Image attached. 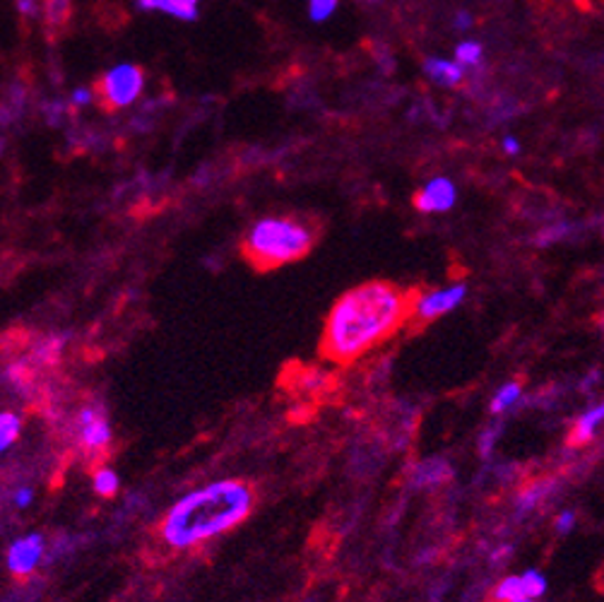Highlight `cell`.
Instances as JSON below:
<instances>
[{
  "label": "cell",
  "instance_id": "obj_31",
  "mask_svg": "<svg viewBox=\"0 0 604 602\" xmlns=\"http://www.w3.org/2000/svg\"><path fill=\"white\" fill-rule=\"evenodd\" d=\"M518 602H537V600H532V598H523V600H518Z\"/></svg>",
  "mask_w": 604,
  "mask_h": 602
},
{
  "label": "cell",
  "instance_id": "obj_22",
  "mask_svg": "<svg viewBox=\"0 0 604 602\" xmlns=\"http://www.w3.org/2000/svg\"><path fill=\"white\" fill-rule=\"evenodd\" d=\"M554 528H557L558 535H568L575 528V513L574 511H561L554 520Z\"/></svg>",
  "mask_w": 604,
  "mask_h": 602
},
{
  "label": "cell",
  "instance_id": "obj_2",
  "mask_svg": "<svg viewBox=\"0 0 604 602\" xmlns=\"http://www.w3.org/2000/svg\"><path fill=\"white\" fill-rule=\"evenodd\" d=\"M253 503V489L241 479L202 486L166 511L159 528L164 545L171 549H191L209 538L229 533L251 516Z\"/></svg>",
  "mask_w": 604,
  "mask_h": 602
},
{
  "label": "cell",
  "instance_id": "obj_3",
  "mask_svg": "<svg viewBox=\"0 0 604 602\" xmlns=\"http://www.w3.org/2000/svg\"><path fill=\"white\" fill-rule=\"evenodd\" d=\"M311 246H313L311 227L292 217H265L251 227L241 251L256 271L268 272L303 258Z\"/></svg>",
  "mask_w": 604,
  "mask_h": 602
},
{
  "label": "cell",
  "instance_id": "obj_8",
  "mask_svg": "<svg viewBox=\"0 0 604 602\" xmlns=\"http://www.w3.org/2000/svg\"><path fill=\"white\" fill-rule=\"evenodd\" d=\"M41 555H44V538L41 535H27L13 542L8 552V569L15 576H27L37 569Z\"/></svg>",
  "mask_w": 604,
  "mask_h": 602
},
{
  "label": "cell",
  "instance_id": "obj_21",
  "mask_svg": "<svg viewBox=\"0 0 604 602\" xmlns=\"http://www.w3.org/2000/svg\"><path fill=\"white\" fill-rule=\"evenodd\" d=\"M337 3H340V0H311L309 5L311 20H316V22L328 20V17L335 13V8H337Z\"/></svg>",
  "mask_w": 604,
  "mask_h": 602
},
{
  "label": "cell",
  "instance_id": "obj_14",
  "mask_svg": "<svg viewBox=\"0 0 604 602\" xmlns=\"http://www.w3.org/2000/svg\"><path fill=\"white\" fill-rule=\"evenodd\" d=\"M527 598L525 588H523V579L518 576H508V579L498 580V586L494 588L491 593V600L494 602H518Z\"/></svg>",
  "mask_w": 604,
  "mask_h": 602
},
{
  "label": "cell",
  "instance_id": "obj_32",
  "mask_svg": "<svg viewBox=\"0 0 604 602\" xmlns=\"http://www.w3.org/2000/svg\"><path fill=\"white\" fill-rule=\"evenodd\" d=\"M3 145H5V142H3V140H0V150H3Z\"/></svg>",
  "mask_w": 604,
  "mask_h": 602
},
{
  "label": "cell",
  "instance_id": "obj_26",
  "mask_svg": "<svg viewBox=\"0 0 604 602\" xmlns=\"http://www.w3.org/2000/svg\"><path fill=\"white\" fill-rule=\"evenodd\" d=\"M504 152L506 155H520V140L513 138V135H508V138H504Z\"/></svg>",
  "mask_w": 604,
  "mask_h": 602
},
{
  "label": "cell",
  "instance_id": "obj_29",
  "mask_svg": "<svg viewBox=\"0 0 604 602\" xmlns=\"http://www.w3.org/2000/svg\"><path fill=\"white\" fill-rule=\"evenodd\" d=\"M87 101H89V92H85V90H78V92L72 94V104H75V107L87 104Z\"/></svg>",
  "mask_w": 604,
  "mask_h": 602
},
{
  "label": "cell",
  "instance_id": "obj_25",
  "mask_svg": "<svg viewBox=\"0 0 604 602\" xmlns=\"http://www.w3.org/2000/svg\"><path fill=\"white\" fill-rule=\"evenodd\" d=\"M171 3H174V5H179V8L183 10L188 17H191V20L198 17V0H171Z\"/></svg>",
  "mask_w": 604,
  "mask_h": 602
},
{
  "label": "cell",
  "instance_id": "obj_5",
  "mask_svg": "<svg viewBox=\"0 0 604 602\" xmlns=\"http://www.w3.org/2000/svg\"><path fill=\"white\" fill-rule=\"evenodd\" d=\"M467 297L465 282H455V285L438 287L431 292L417 294L412 299V318L417 323H431L436 318L448 316L450 311H455Z\"/></svg>",
  "mask_w": 604,
  "mask_h": 602
},
{
  "label": "cell",
  "instance_id": "obj_11",
  "mask_svg": "<svg viewBox=\"0 0 604 602\" xmlns=\"http://www.w3.org/2000/svg\"><path fill=\"white\" fill-rule=\"evenodd\" d=\"M72 17V0H44V30L48 39H58Z\"/></svg>",
  "mask_w": 604,
  "mask_h": 602
},
{
  "label": "cell",
  "instance_id": "obj_1",
  "mask_svg": "<svg viewBox=\"0 0 604 602\" xmlns=\"http://www.w3.org/2000/svg\"><path fill=\"white\" fill-rule=\"evenodd\" d=\"M412 294L390 282H366L335 301L326 321L320 352L335 364L359 357L393 338L412 316Z\"/></svg>",
  "mask_w": 604,
  "mask_h": 602
},
{
  "label": "cell",
  "instance_id": "obj_12",
  "mask_svg": "<svg viewBox=\"0 0 604 602\" xmlns=\"http://www.w3.org/2000/svg\"><path fill=\"white\" fill-rule=\"evenodd\" d=\"M604 425V400L592 405L590 409H585L581 417L575 419L574 432H571V443L574 446H583V443H590L595 439L597 429Z\"/></svg>",
  "mask_w": 604,
  "mask_h": 602
},
{
  "label": "cell",
  "instance_id": "obj_9",
  "mask_svg": "<svg viewBox=\"0 0 604 602\" xmlns=\"http://www.w3.org/2000/svg\"><path fill=\"white\" fill-rule=\"evenodd\" d=\"M424 73L438 87H457L465 80V68L455 58H426Z\"/></svg>",
  "mask_w": 604,
  "mask_h": 602
},
{
  "label": "cell",
  "instance_id": "obj_33",
  "mask_svg": "<svg viewBox=\"0 0 604 602\" xmlns=\"http://www.w3.org/2000/svg\"><path fill=\"white\" fill-rule=\"evenodd\" d=\"M366 3H379V0H366Z\"/></svg>",
  "mask_w": 604,
  "mask_h": 602
},
{
  "label": "cell",
  "instance_id": "obj_13",
  "mask_svg": "<svg viewBox=\"0 0 604 602\" xmlns=\"http://www.w3.org/2000/svg\"><path fill=\"white\" fill-rule=\"evenodd\" d=\"M520 395H523V386H520L518 381H508L504 386L496 391V395L491 398V412L494 415H501L506 409H511L515 402L520 400Z\"/></svg>",
  "mask_w": 604,
  "mask_h": 602
},
{
  "label": "cell",
  "instance_id": "obj_6",
  "mask_svg": "<svg viewBox=\"0 0 604 602\" xmlns=\"http://www.w3.org/2000/svg\"><path fill=\"white\" fill-rule=\"evenodd\" d=\"M457 201L455 184L446 176L431 178L429 184L419 188L414 195V208L419 212H448Z\"/></svg>",
  "mask_w": 604,
  "mask_h": 602
},
{
  "label": "cell",
  "instance_id": "obj_10",
  "mask_svg": "<svg viewBox=\"0 0 604 602\" xmlns=\"http://www.w3.org/2000/svg\"><path fill=\"white\" fill-rule=\"evenodd\" d=\"M450 465L448 460H443V458H429V460H421V463L414 465V470H412V485L414 486H438L443 485L446 479L450 477Z\"/></svg>",
  "mask_w": 604,
  "mask_h": 602
},
{
  "label": "cell",
  "instance_id": "obj_19",
  "mask_svg": "<svg viewBox=\"0 0 604 602\" xmlns=\"http://www.w3.org/2000/svg\"><path fill=\"white\" fill-rule=\"evenodd\" d=\"M520 579H523V588H525L527 598H542L547 593V576L542 572H537V569H527V572L520 573Z\"/></svg>",
  "mask_w": 604,
  "mask_h": 602
},
{
  "label": "cell",
  "instance_id": "obj_27",
  "mask_svg": "<svg viewBox=\"0 0 604 602\" xmlns=\"http://www.w3.org/2000/svg\"><path fill=\"white\" fill-rule=\"evenodd\" d=\"M17 8H20V13H22L24 17H31L34 13H37V8H34V0H17Z\"/></svg>",
  "mask_w": 604,
  "mask_h": 602
},
{
  "label": "cell",
  "instance_id": "obj_4",
  "mask_svg": "<svg viewBox=\"0 0 604 602\" xmlns=\"http://www.w3.org/2000/svg\"><path fill=\"white\" fill-rule=\"evenodd\" d=\"M142 85H145V73L138 68V65H118V68L109 70L106 75H101L94 85V97H97V104H99L104 111H118V108L128 107L132 101L138 99L140 92H142Z\"/></svg>",
  "mask_w": 604,
  "mask_h": 602
},
{
  "label": "cell",
  "instance_id": "obj_23",
  "mask_svg": "<svg viewBox=\"0 0 604 602\" xmlns=\"http://www.w3.org/2000/svg\"><path fill=\"white\" fill-rule=\"evenodd\" d=\"M566 229H568V227H566V224H557V227H549V229H544V234H542V244H551V241H557V239H561V236H564L566 234Z\"/></svg>",
  "mask_w": 604,
  "mask_h": 602
},
{
  "label": "cell",
  "instance_id": "obj_24",
  "mask_svg": "<svg viewBox=\"0 0 604 602\" xmlns=\"http://www.w3.org/2000/svg\"><path fill=\"white\" fill-rule=\"evenodd\" d=\"M453 27H455V31H467L472 27V15L465 13V10H460L455 15V20H453Z\"/></svg>",
  "mask_w": 604,
  "mask_h": 602
},
{
  "label": "cell",
  "instance_id": "obj_16",
  "mask_svg": "<svg viewBox=\"0 0 604 602\" xmlns=\"http://www.w3.org/2000/svg\"><path fill=\"white\" fill-rule=\"evenodd\" d=\"M20 429H22V422H20L17 415H13V412L0 415V453L8 451L15 443L17 436H20Z\"/></svg>",
  "mask_w": 604,
  "mask_h": 602
},
{
  "label": "cell",
  "instance_id": "obj_7",
  "mask_svg": "<svg viewBox=\"0 0 604 602\" xmlns=\"http://www.w3.org/2000/svg\"><path fill=\"white\" fill-rule=\"evenodd\" d=\"M80 443L85 446L87 453H99L111 443L109 422L104 417L99 408H85L80 412Z\"/></svg>",
  "mask_w": 604,
  "mask_h": 602
},
{
  "label": "cell",
  "instance_id": "obj_28",
  "mask_svg": "<svg viewBox=\"0 0 604 602\" xmlns=\"http://www.w3.org/2000/svg\"><path fill=\"white\" fill-rule=\"evenodd\" d=\"M30 502H31L30 489H20V492H17V506H20V509H24V506H27Z\"/></svg>",
  "mask_w": 604,
  "mask_h": 602
},
{
  "label": "cell",
  "instance_id": "obj_30",
  "mask_svg": "<svg viewBox=\"0 0 604 602\" xmlns=\"http://www.w3.org/2000/svg\"><path fill=\"white\" fill-rule=\"evenodd\" d=\"M574 3H578V5H581V8H590V5H592V3H595V0H574Z\"/></svg>",
  "mask_w": 604,
  "mask_h": 602
},
{
  "label": "cell",
  "instance_id": "obj_17",
  "mask_svg": "<svg viewBox=\"0 0 604 602\" xmlns=\"http://www.w3.org/2000/svg\"><path fill=\"white\" fill-rule=\"evenodd\" d=\"M481 58H484V48H481L480 41H460L455 47V61L463 65V68H474L480 65Z\"/></svg>",
  "mask_w": 604,
  "mask_h": 602
},
{
  "label": "cell",
  "instance_id": "obj_20",
  "mask_svg": "<svg viewBox=\"0 0 604 602\" xmlns=\"http://www.w3.org/2000/svg\"><path fill=\"white\" fill-rule=\"evenodd\" d=\"M138 8L142 10H162L166 15L179 17V20H191V17L179 8V5H174L171 0H138Z\"/></svg>",
  "mask_w": 604,
  "mask_h": 602
},
{
  "label": "cell",
  "instance_id": "obj_15",
  "mask_svg": "<svg viewBox=\"0 0 604 602\" xmlns=\"http://www.w3.org/2000/svg\"><path fill=\"white\" fill-rule=\"evenodd\" d=\"M551 482H535V485H527L518 494V511L527 513V511L537 509V503L544 502V496H549Z\"/></svg>",
  "mask_w": 604,
  "mask_h": 602
},
{
  "label": "cell",
  "instance_id": "obj_18",
  "mask_svg": "<svg viewBox=\"0 0 604 602\" xmlns=\"http://www.w3.org/2000/svg\"><path fill=\"white\" fill-rule=\"evenodd\" d=\"M94 492L104 499H111V496H116L118 492V477L116 472L109 470V468H99V470L94 472Z\"/></svg>",
  "mask_w": 604,
  "mask_h": 602
}]
</instances>
